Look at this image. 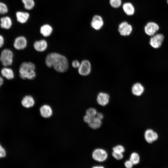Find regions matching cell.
I'll return each instance as SVG.
<instances>
[{
	"mask_svg": "<svg viewBox=\"0 0 168 168\" xmlns=\"http://www.w3.org/2000/svg\"><path fill=\"white\" fill-rule=\"evenodd\" d=\"M45 62L48 68H53L57 72L63 73L68 68V62L66 57L57 52H51L46 57Z\"/></svg>",
	"mask_w": 168,
	"mask_h": 168,
	"instance_id": "cell-1",
	"label": "cell"
},
{
	"mask_svg": "<svg viewBox=\"0 0 168 168\" xmlns=\"http://www.w3.org/2000/svg\"><path fill=\"white\" fill-rule=\"evenodd\" d=\"M35 66L32 62H24L21 63L19 68L20 77L23 80H33L36 77Z\"/></svg>",
	"mask_w": 168,
	"mask_h": 168,
	"instance_id": "cell-2",
	"label": "cell"
},
{
	"mask_svg": "<svg viewBox=\"0 0 168 168\" xmlns=\"http://www.w3.org/2000/svg\"><path fill=\"white\" fill-rule=\"evenodd\" d=\"M14 54L8 48L3 49L0 54V62L3 67H10L13 62Z\"/></svg>",
	"mask_w": 168,
	"mask_h": 168,
	"instance_id": "cell-3",
	"label": "cell"
},
{
	"mask_svg": "<svg viewBox=\"0 0 168 168\" xmlns=\"http://www.w3.org/2000/svg\"><path fill=\"white\" fill-rule=\"evenodd\" d=\"M92 159L96 161L102 163L105 161L108 157L107 152L102 148H97L94 149L91 154Z\"/></svg>",
	"mask_w": 168,
	"mask_h": 168,
	"instance_id": "cell-4",
	"label": "cell"
},
{
	"mask_svg": "<svg viewBox=\"0 0 168 168\" xmlns=\"http://www.w3.org/2000/svg\"><path fill=\"white\" fill-rule=\"evenodd\" d=\"M91 70V65L90 62L88 60L84 59L82 61L78 68L79 74L81 76H86L90 73Z\"/></svg>",
	"mask_w": 168,
	"mask_h": 168,
	"instance_id": "cell-5",
	"label": "cell"
},
{
	"mask_svg": "<svg viewBox=\"0 0 168 168\" xmlns=\"http://www.w3.org/2000/svg\"><path fill=\"white\" fill-rule=\"evenodd\" d=\"M164 40V36L161 33L156 34L152 36L149 40L150 45L153 48L157 49L162 45Z\"/></svg>",
	"mask_w": 168,
	"mask_h": 168,
	"instance_id": "cell-6",
	"label": "cell"
},
{
	"mask_svg": "<svg viewBox=\"0 0 168 168\" xmlns=\"http://www.w3.org/2000/svg\"><path fill=\"white\" fill-rule=\"evenodd\" d=\"M27 44L26 38L22 35L19 36L14 39L13 42V46L16 50H22L26 48Z\"/></svg>",
	"mask_w": 168,
	"mask_h": 168,
	"instance_id": "cell-7",
	"label": "cell"
},
{
	"mask_svg": "<svg viewBox=\"0 0 168 168\" xmlns=\"http://www.w3.org/2000/svg\"><path fill=\"white\" fill-rule=\"evenodd\" d=\"M159 29V26L158 24L155 22L150 21L145 26L144 30L146 35L152 36L155 34Z\"/></svg>",
	"mask_w": 168,
	"mask_h": 168,
	"instance_id": "cell-8",
	"label": "cell"
},
{
	"mask_svg": "<svg viewBox=\"0 0 168 168\" xmlns=\"http://www.w3.org/2000/svg\"><path fill=\"white\" fill-rule=\"evenodd\" d=\"M132 30V26L127 22H123L119 26L118 31L120 35L123 36L130 35Z\"/></svg>",
	"mask_w": 168,
	"mask_h": 168,
	"instance_id": "cell-9",
	"label": "cell"
},
{
	"mask_svg": "<svg viewBox=\"0 0 168 168\" xmlns=\"http://www.w3.org/2000/svg\"><path fill=\"white\" fill-rule=\"evenodd\" d=\"M144 138L147 142L151 143L157 140L158 136V134L153 130L148 129L144 133Z\"/></svg>",
	"mask_w": 168,
	"mask_h": 168,
	"instance_id": "cell-10",
	"label": "cell"
},
{
	"mask_svg": "<svg viewBox=\"0 0 168 168\" xmlns=\"http://www.w3.org/2000/svg\"><path fill=\"white\" fill-rule=\"evenodd\" d=\"M0 75L7 80H12L15 77L14 72L10 67H3L1 69Z\"/></svg>",
	"mask_w": 168,
	"mask_h": 168,
	"instance_id": "cell-11",
	"label": "cell"
},
{
	"mask_svg": "<svg viewBox=\"0 0 168 168\" xmlns=\"http://www.w3.org/2000/svg\"><path fill=\"white\" fill-rule=\"evenodd\" d=\"M110 96L108 94L105 92H100L97 96L96 101L99 105L105 106L107 105L109 102Z\"/></svg>",
	"mask_w": 168,
	"mask_h": 168,
	"instance_id": "cell-12",
	"label": "cell"
},
{
	"mask_svg": "<svg viewBox=\"0 0 168 168\" xmlns=\"http://www.w3.org/2000/svg\"><path fill=\"white\" fill-rule=\"evenodd\" d=\"M104 25V21L102 18L100 16L96 15L93 17L91 26L92 28L96 30L101 29Z\"/></svg>",
	"mask_w": 168,
	"mask_h": 168,
	"instance_id": "cell-13",
	"label": "cell"
},
{
	"mask_svg": "<svg viewBox=\"0 0 168 168\" xmlns=\"http://www.w3.org/2000/svg\"><path fill=\"white\" fill-rule=\"evenodd\" d=\"M34 49L39 52H43L45 51L48 47V43L44 39L36 41L33 44Z\"/></svg>",
	"mask_w": 168,
	"mask_h": 168,
	"instance_id": "cell-14",
	"label": "cell"
},
{
	"mask_svg": "<svg viewBox=\"0 0 168 168\" xmlns=\"http://www.w3.org/2000/svg\"><path fill=\"white\" fill-rule=\"evenodd\" d=\"M12 25V21L11 18L8 16L2 17L0 19V27L4 29H10Z\"/></svg>",
	"mask_w": 168,
	"mask_h": 168,
	"instance_id": "cell-15",
	"label": "cell"
},
{
	"mask_svg": "<svg viewBox=\"0 0 168 168\" xmlns=\"http://www.w3.org/2000/svg\"><path fill=\"white\" fill-rule=\"evenodd\" d=\"M145 89L143 85L140 82L134 84L131 88L132 93L136 96H140L143 93Z\"/></svg>",
	"mask_w": 168,
	"mask_h": 168,
	"instance_id": "cell-16",
	"label": "cell"
},
{
	"mask_svg": "<svg viewBox=\"0 0 168 168\" xmlns=\"http://www.w3.org/2000/svg\"><path fill=\"white\" fill-rule=\"evenodd\" d=\"M17 21L21 24H24L28 21L30 14L27 12L18 11L16 13Z\"/></svg>",
	"mask_w": 168,
	"mask_h": 168,
	"instance_id": "cell-17",
	"label": "cell"
},
{
	"mask_svg": "<svg viewBox=\"0 0 168 168\" xmlns=\"http://www.w3.org/2000/svg\"><path fill=\"white\" fill-rule=\"evenodd\" d=\"M53 31L52 26L49 24H45L42 26L40 28V34L44 37L50 36Z\"/></svg>",
	"mask_w": 168,
	"mask_h": 168,
	"instance_id": "cell-18",
	"label": "cell"
},
{
	"mask_svg": "<svg viewBox=\"0 0 168 168\" xmlns=\"http://www.w3.org/2000/svg\"><path fill=\"white\" fill-rule=\"evenodd\" d=\"M35 102L33 98L30 95L24 96L21 101L22 105L26 108H29L33 106L34 105Z\"/></svg>",
	"mask_w": 168,
	"mask_h": 168,
	"instance_id": "cell-19",
	"label": "cell"
},
{
	"mask_svg": "<svg viewBox=\"0 0 168 168\" xmlns=\"http://www.w3.org/2000/svg\"><path fill=\"white\" fill-rule=\"evenodd\" d=\"M40 110L41 115L44 118L49 117L52 114V109L48 105H43L40 107Z\"/></svg>",
	"mask_w": 168,
	"mask_h": 168,
	"instance_id": "cell-20",
	"label": "cell"
},
{
	"mask_svg": "<svg viewBox=\"0 0 168 168\" xmlns=\"http://www.w3.org/2000/svg\"><path fill=\"white\" fill-rule=\"evenodd\" d=\"M123 8L125 13L128 16L132 15L134 13V7L130 2H126L124 4Z\"/></svg>",
	"mask_w": 168,
	"mask_h": 168,
	"instance_id": "cell-21",
	"label": "cell"
},
{
	"mask_svg": "<svg viewBox=\"0 0 168 168\" xmlns=\"http://www.w3.org/2000/svg\"><path fill=\"white\" fill-rule=\"evenodd\" d=\"M102 121L96 116L94 117L91 122L88 124L89 126L93 129H96L100 128L102 125Z\"/></svg>",
	"mask_w": 168,
	"mask_h": 168,
	"instance_id": "cell-22",
	"label": "cell"
},
{
	"mask_svg": "<svg viewBox=\"0 0 168 168\" xmlns=\"http://www.w3.org/2000/svg\"><path fill=\"white\" fill-rule=\"evenodd\" d=\"M134 165L138 164L140 162V158L139 154L136 152H132L130 155L129 159Z\"/></svg>",
	"mask_w": 168,
	"mask_h": 168,
	"instance_id": "cell-23",
	"label": "cell"
},
{
	"mask_svg": "<svg viewBox=\"0 0 168 168\" xmlns=\"http://www.w3.org/2000/svg\"><path fill=\"white\" fill-rule=\"evenodd\" d=\"M25 8L27 10H31L35 6L34 0H21Z\"/></svg>",
	"mask_w": 168,
	"mask_h": 168,
	"instance_id": "cell-24",
	"label": "cell"
},
{
	"mask_svg": "<svg viewBox=\"0 0 168 168\" xmlns=\"http://www.w3.org/2000/svg\"><path fill=\"white\" fill-rule=\"evenodd\" d=\"M8 12V8L7 4L0 1V15H4Z\"/></svg>",
	"mask_w": 168,
	"mask_h": 168,
	"instance_id": "cell-25",
	"label": "cell"
},
{
	"mask_svg": "<svg viewBox=\"0 0 168 168\" xmlns=\"http://www.w3.org/2000/svg\"><path fill=\"white\" fill-rule=\"evenodd\" d=\"M86 114L92 117L96 116L97 112L96 110L93 107L89 108L86 111Z\"/></svg>",
	"mask_w": 168,
	"mask_h": 168,
	"instance_id": "cell-26",
	"label": "cell"
},
{
	"mask_svg": "<svg viewBox=\"0 0 168 168\" xmlns=\"http://www.w3.org/2000/svg\"><path fill=\"white\" fill-rule=\"evenodd\" d=\"M124 147L121 145H117L112 148V151L113 152L123 153L125 152Z\"/></svg>",
	"mask_w": 168,
	"mask_h": 168,
	"instance_id": "cell-27",
	"label": "cell"
},
{
	"mask_svg": "<svg viewBox=\"0 0 168 168\" xmlns=\"http://www.w3.org/2000/svg\"><path fill=\"white\" fill-rule=\"evenodd\" d=\"M112 157L115 160L119 161L122 160L124 157L123 153L112 151Z\"/></svg>",
	"mask_w": 168,
	"mask_h": 168,
	"instance_id": "cell-28",
	"label": "cell"
},
{
	"mask_svg": "<svg viewBox=\"0 0 168 168\" xmlns=\"http://www.w3.org/2000/svg\"><path fill=\"white\" fill-rule=\"evenodd\" d=\"M121 3V0H110V5L114 8H117L120 7Z\"/></svg>",
	"mask_w": 168,
	"mask_h": 168,
	"instance_id": "cell-29",
	"label": "cell"
},
{
	"mask_svg": "<svg viewBox=\"0 0 168 168\" xmlns=\"http://www.w3.org/2000/svg\"><path fill=\"white\" fill-rule=\"evenodd\" d=\"M124 166L125 168H133L134 165L129 159H128L124 161Z\"/></svg>",
	"mask_w": 168,
	"mask_h": 168,
	"instance_id": "cell-30",
	"label": "cell"
},
{
	"mask_svg": "<svg viewBox=\"0 0 168 168\" xmlns=\"http://www.w3.org/2000/svg\"><path fill=\"white\" fill-rule=\"evenodd\" d=\"M6 155V152L5 148L0 143V158L5 157Z\"/></svg>",
	"mask_w": 168,
	"mask_h": 168,
	"instance_id": "cell-31",
	"label": "cell"
},
{
	"mask_svg": "<svg viewBox=\"0 0 168 168\" xmlns=\"http://www.w3.org/2000/svg\"><path fill=\"white\" fill-rule=\"evenodd\" d=\"M80 63L77 60H74L72 62V66L74 68H78L80 65Z\"/></svg>",
	"mask_w": 168,
	"mask_h": 168,
	"instance_id": "cell-32",
	"label": "cell"
},
{
	"mask_svg": "<svg viewBox=\"0 0 168 168\" xmlns=\"http://www.w3.org/2000/svg\"><path fill=\"white\" fill-rule=\"evenodd\" d=\"M93 118L86 114L83 117V120L85 123L88 124L91 122Z\"/></svg>",
	"mask_w": 168,
	"mask_h": 168,
	"instance_id": "cell-33",
	"label": "cell"
},
{
	"mask_svg": "<svg viewBox=\"0 0 168 168\" xmlns=\"http://www.w3.org/2000/svg\"><path fill=\"white\" fill-rule=\"evenodd\" d=\"M5 42L4 37L2 35L0 34V49L4 45Z\"/></svg>",
	"mask_w": 168,
	"mask_h": 168,
	"instance_id": "cell-34",
	"label": "cell"
},
{
	"mask_svg": "<svg viewBox=\"0 0 168 168\" xmlns=\"http://www.w3.org/2000/svg\"><path fill=\"white\" fill-rule=\"evenodd\" d=\"M96 117L100 120H102L103 119L104 116L103 114L100 112L97 113Z\"/></svg>",
	"mask_w": 168,
	"mask_h": 168,
	"instance_id": "cell-35",
	"label": "cell"
},
{
	"mask_svg": "<svg viewBox=\"0 0 168 168\" xmlns=\"http://www.w3.org/2000/svg\"><path fill=\"white\" fill-rule=\"evenodd\" d=\"M4 82V78L0 74V87L3 85Z\"/></svg>",
	"mask_w": 168,
	"mask_h": 168,
	"instance_id": "cell-36",
	"label": "cell"
},
{
	"mask_svg": "<svg viewBox=\"0 0 168 168\" xmlns=\"http://www.w3.org/2000/svg\"><path fill=\"white\" fill-rule=\"evenodd\" d=\"M91 168H105V167L102 165H96L92 166Z\"/></svg>",
	"mask_w": 168,
	"mask_h": 168,
	"instance_id": "cell-37",
	"label": "cell"
},
{
	"mask_svg": "<svg viewBox=\"0 0 168 168\" xmlns=\"http://www.w3.org/2000/svg\"><path fill=\"white\" fill-rule=\"evenodd\" d=\"M167 3L168 4V0H167Z\"/></svg>",
	"mask_w": 168,
	"mask_h": 168,
	"instance_id": "cell-38",
	"label": "cell"
}]
</instances>
